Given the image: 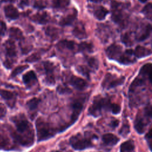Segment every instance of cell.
Returning <instances> with one entry per match:
<instances>
[{"label":"cell","mask_w":152,"mask_h":152,"mask_svg":"<svg viewBox=\"0 0 152 152\" xmlns=\"http://www.w3.org/2000/svg\"><path fill=\"white\" fill-rule=\"evenodd\" d=\"M13 121L17 128V133L13 134L14 138L23 146L31 145L34 142V131L28 121L22 117H15Z\"/></svg>","instance_id":"6da1fadb"},{"label":"cell","mask_w":152,"mask_h":152,"mask_svg":"<svg viewBox=\"0 0 152 152\" xmlns=\"http://www.w3.org/2000/svg\"><path fill=\"white\" fill-rule=\"evenodd\" d=\"M36 128L38 141L46 140L52 137L55 134V131L52 126L48 122L41 118L37 119Z\"/></svg>","instance_id":"7a4b0ae2"},{"label":"cell","mask_w":152,"mask_h":152,"mask_svg":"<svg viewBox=\"0 0 152 152\" xmlns=\"http://www.w3.org/2000/svg\"><path fill=\"white\" fill-rule=\"evenodd\" d=\"M112 103L109 99L103 97H96L88 109V113L94 117L102 114L103 110L110 111Z\"/></svg>","instance_id":"3957f363"},{"label":"cell","mask_w":152,"mask_h":152,"mask_svg":"<svg viewBox=\"0 0 152 152\" xmlns=\"http://www.w3.org/2000/svg\"><path fill=\"white\" fill-rule=\"evenodd\" d=\"M151 118V107L150 105L147 106L144 110L143 115L140 113H137L135 121L134 128L136 131L141 134L144 132L147 125Z\"/></svg>","instance_id":"277c9868"},{"label":"cell","mask_w":152,"mask_h":152,"mask_svg":"<svg viewBox=\"0 0 152 152\" xmlns=\"http://www.w3.org/2000/svg\"><path fill=\"white\" fill-rule=\"evenodd\" d=\"M5 49L6 59L4 62V65L7 68H10L12 66L15 58L17 56V50L14 42L12 39L8 40L4 44Z\"/></svg>","instance_id":"5b68a950"},{"label":"cell","mask_w":152,"mask_h":152,"mask_svg":"<svg viewBox=\"0 0 152 152\" xmlns=\"http://www.w3.org/2000/svg\"><path fill=\"white\" fill-rule=\"evenodd\" d=\"M69 142L72 147L76 150H83L93 146L91 140L80 134L71 137Z\"/></svg>","instance_id":"8992f818"},{"label":"cell","mask_w":152,"mask_h":152,"mask_svg":"<svg viewBox=\"0 0 152 152\" xmlns=\"http://www.w3.org/2000/svg\"><path fill=\"white\" fill-rule=\"evenodd\" d=\"M111 7L112 10V20L118 25L124 27L126 20V17H125V14L123 12V4L113 1Z\"/></svg>","instance_id":"52a82bcc"},{"label":"cell","mask_w":152,"mask_h":152,"mask_svg":"<svg viewBox=\"0 0 152 152\" xmlns=\"http://www.w3.org/2000/svg\"><path fill=\"white\" fill-rule=\"evenodd\" d=\"M124 80L125 77H124L117 78L115 77V75L108 73L104 78V80L102 82V86L104 88H106L107 89L113 88L122 84L124 82Z\"/></svg>","instance_id":"ba28073f"},{"label":"cell","mask_w":152,"mask_h":152,"mask_svg":"<svg viewBox=\"0 0 152 152\" xmlns=\"http://www.w3.org/2000/svg\"><path fill=\"white\" fill-rule=\"evenodd\" d=\"M84 99H75L72 103L71 107L72 109L71 116V124H74L78 119L83 107Z\"/></svg>","instance_id":"9c48e42d"},{"label":"cell","mask_w":152,"mask_h":152,"mask_svg":"<svg viewBox=\"0 0 152 152\" xmlns=\"http://www.w3.org/2000/svg\"><path fill=\"white\" fill-rule=\"evenodd\" d=\"M106 53L109 59L118 60L122 54V48L120 45L114 43L107 48Z\"/></svg>","instance_id":"30bf717a"},{"label":"cell","mask_w":152,"mask_h":152,"mask_svg":"<svg viewBox=\"0 0 152 152\" xmlns=\"http://www.w3.org/2000/svg\"><path fill=\"white\" fill-rule=\"evenodd\" d=\"M43 65L46 74V80L47 83L49 84H54L55 81L53 75V71L55 68L53 64L49 61H46L43 63Z\"/></svg>","instance_id":"8fae6325"},{"label":"cell","mask_w":152,"mask_h":152,"mask_svg":"<svg viewBox=\"0 0 152 152\" xmlns=\"http://www.w3.org/2000/svg\"><path fill=\"white\" fill-rule=\"evenodd\" d=\"M133 55H134V50L132 49H127L121 55L118 61L119 63L125 65L132 64L135 61Z\"/></svg>","instance_id":"7c38bea8"},{"label":"cell","mask_w":152,"mask_h":152,"mask_svg":"<svg viewBox=\"0 0 152 152\" xmlns=\"http://www.w3.org/2000/svg\"><path fill=\"white\" fill-rule=\"evenodd\" d=\"M69 83L78 90H83L87 87V83L86 80L75 75H72L70 77Z\"/></svg>","instance_id":"4fadbf2b"},{"label":"cell","mask_w":152,"mask_h":152,"mask_svg":"<svg viewBox=\"0 0 152 152\" xmlns=\"http://www.w3.org/2000/svg\"><path fill=\"white\" fill-rule=\"evenodd\" d=\"M5 16L10 20H16L19 17V12L17 9L12 5H8L4 7Z\"/></svg>","instance_id":"5bb4252c"},{"label":"cell","mask_w":152,"mask_h":152,"mask_svg":"<svg viewBox=\"0 0 152 152\" xmlns=\"http://www.w3.org/2000/svg\"><path fill=\"white\" fill-rule=\"evenodd\" d=\"M77 14V10L74 9V11L71 13L68 14L64 16L63 17L61 18L59 21V24L62 26L71 25L74 22V21L76 19Z\"/></svg>","instance_id":"9a60e30c"},{"label":"cell","mask_w":152,"mask_h":152,"mask_svg":"<svg viewBox=\"0 0 152 152\" xmlns=\"http://www.w3.org/2000/svg\"><path fill=\"white\" fill-rule=\"evenodd\" d=\"M102 141L104 145L113 146L119 141V138L112 134L107 133L102 136Z\"/></svg>","instance_id":"2e32d148"},{"label":"cell","mask_w":152,"mask_h":152,"mask_svg":"<svg viewBox=\"0 0 152 152\" xmlns=\"http://www.w3.org/2000/svg\"><path fill=\"white\" fill-rule=\"evenodd\" d=\"M151 53V51L150 49L141 46H137L135 49L134 50V55L138 58L145 57L146 56L150 55Z\"/></svg>","instance_id":"e0dca14e"},{"label":"cell","mask_w":152,"mask_h":152,"mask_svg":"<svg viewBox=\"0 0 152 152\" xmlns=\"http://www.w3.org/2000/svg\"><path fill=\"white\" fill-rule=\"evenodd\" d=\"M23 80L25 84L31 86L33 83L37 81V77L33 71H30L23 76Z\"/></svg>","instance_id":"ac0fdd59"},{"label":"cell","mask_w":152,"mask_h":152,"mask_svg":"<svg viewBox=\"0 0 152 152\" xmlns=\"http://www.w3.org/2000/svg\"><path fill=\"white\" fill-rule=\"evenodd\" d=\"M73 34L80 39H84L87 37L86 32L84 28V27L83 25H82L81 23L77 24L74 28L72 31Z\"/></svg>","instance_id":"d6986e66"},{"label":"cell","mask_w":152,"mask_h":152,"mask_svg":"<svg viewBox=\"0 0 152 152\" xmlns=\"http://www.w3.org/2000/svg\"><path fill=\"white\" fill-rule=\"evenodd\" d=\"M31 20H33L34 22L41 24H45L48 21V15L45 12L36 14L31 17Z\"/></svg>","instance_id":"ffe728a7"},{"label":"cell","mask_w":152,"mask_h":152,"mask_svg":"<svg viewBox=\"0 0 152 152\" xmlns=\"http://www.w3.org/2000/svg\"><path fill=\"white\" fill-rule=\"evenodd\" d=\"M109 11L102 6L98 7L94 12V17L99 20H103L108 14Z\"/></svg>","instance_id":"44dd1931"},{"label":"cell","mask_w":152,"mask_h":152,"mask_svg":"<svg viewBox=\"0 0 152 152\" xmlns=\"http://www.w3.org/2000/svg\"><path fill=\"white\" fill-rule=\"evenodd\" d=\"M75 42L72 40H63L62 41H60L57 44V47L59 50L61 49H69V50H72L75 48Z\"/></svg>","instance_id":"7402d4cb"},{"label":"cell","mask_w":152,"mask_h":152,"mask_svg":"<svg viewBox=\"0 0 152 152\" xmlns=\"http://www.w3.org/2000/svg\"><path fill=\"white\" fill-rule=\"evenodd\" d=\"M9 35L10 37L12 39H15V40H21L23 39V33L17 27H12L10 28V31H9Z\"/></svg>","instance_id":"603a6c76"},{"label":"cell","mask_w":152,"mask_h":152,"mask_svg":"<svg viewBox=\"0 0 152 152\" xmlns=\"http://www.w3.org/2000/svg\"><path fill=\"white\" fill-rule=\"evenodd\" d=\"M134 148V142L132 140H128L121 144L120 147V152H132Z\"/></svg>","instance_id":"cb8c5ba5"},{"label":"cell","mask_w":152,"mask_h":152,"mask_svg":"<svg viewBox=\"0 0 152 152\" xmlns=\"http://www.w3.org/2000/svg\"><path fill=\"white\" fill-rule=\"evenodd\" d=\"M70 0H52V7L57 9H63L69 5Z\"/></svg>","instance_id":"d4e9b609"},{"label":"cell","mask_w":152,"mask_h":152,"mask_svg":"<svg viewBox=\"0 0 152 152\" xmlns=\"http://www.w3.org/2000/svg\"><path fill=\"white\" fill-rule=\"evenodd\" d=\"M151 68H152V66H151V64L150 63L145 64V65H144L141 67L139 74H142V75H144V76H145V77L151 79Z\"/></svg>","instance_id":"484cf974"},{"label":"cell","mask_w":152,"mask_h":152,"mask_svg":"<svg viewBox=\"0 0 152 152\" xmlns=\"http://www.w3.org/2000/svg\"><path fill=\"white\" fill-rule=\"evenodd\" d=\"M93 49V45L87 42H81L78 45V50L81 52H92Z\"/></svg>","instance_id":"4316f807"},{"label":"cell","mask_w":152,"mask_h":152,"mask_svg":"<svg viewBox=\"0 0 152 152\" xmlns=\"http://www.w3.org/2000/svg\"><path fill=\"white\" fill-rule=\"evenodd\" d=\"M151 31V26L150 24H148L144 30V32L137 38L138 41H143L145 40L150 35Z\"/></svg>","instance_id":"83f0119b"},{"label":"cell","mask_w":152,"mask_h":152,"mask_svg":"<svg viewBox=\"0 0 152 152\" xmlns=\"http://www.w3.org/2000/svg\"><path fill=\"white\" fill-rule=\"evenodd\" d=\"M40 102V100L39 99L34 97V98H32L31 99L29 100L27 102V106L30 110H35L37 107Z\"/></svg>","instance_id":"f1b7e54d"},{"label":"cell","mask_w":152,"mask_h":152,"mask_svg":"<svg viewBox=\"0 0 152 152\" xmlns=\"http://www.w3.org/2000/svg\"><path fill=\"white\" fill-rule=\"evenodd\" d=\"M0 95L4 99L6 100H11L14 98V94L12 92L5 90H1Z\"/></svg>","instance_id":"f546056e"},{"label":"cell","mask_w":152,"mask_h":152,"mask_svg":"<svg viewBox=\"0 0 152 152\" xmlns=\"http://www.w3.org/2000/svg\"><path fill=\"white\" fill-rule=\"evenodd\" d=\"M142 12L144 14V15L150 20H151V16H152V5L151 3H148L147 5H146L143 10H142Z\"/></svg>","instance_id":"4dcf8cb0"},{"label":"cell","mask_w":152,"mask_h":152,"mask_svg":"<svg viewBox=\"0 0 152 152\" xmlns=\"http://www.w3.org/2000/svg\"><path fill=\"white\" fill-rule=\"evenodd\" d=\"M46 33L52 39H55L58 37V29L54 27H48L46 28Z\"/></svg>","instance_id":"1f68e13d"},{"label":"cell","mask_w":152,"mask_h":152,"mask_svg":"<svg viewBox=\"0 0 152 152\" xmlns=\"http://www.w3.org/2000/svg\"><path fill=\"white\" fill-rule=\"evenodd\" d=\"M28 67V65H27L18 66L16 67V68L13 70V71L12 72V73H11V76H12V77H15V76L17 75L18 74H19L21 73L22 72H23V71H24L26 69H27Z\"/></svg>","instance_id":"d6a6232c"},{"label":"cell","mask_w":152,"mask_h":152,"mask_svg":"<svg viewBox=\"0 0 152 152\" xmlns=\"http://www.w3.org/2000/svg\"><path fill=\"white\" fill-rule=\"evenodd\" d=\"M77 69L79 72L82 74L83 75L86 76L88 78H90V72L86 66L83 65H80L77 67Z\"/></svg>","instance_id":"836d02e7"},{"label":"cell","mask_w":152,"mask_h":152,"mask_svg":"<svg viewBox=\"0 0 152 152\" xmlns=\"http://www.w3.org/2000/svg\"><path fill=\"white\" fill-rule=\"evenodd\" d=\"M56 90L59 94H69L72 91L69 87L66 86H59L57 87Z\"/></svg>","instance_id":"e575fe53"},{"label":"cell","mask_w":152,"mask_h":152,"mask_svg":"<svg viewBox=\"0 0 152 152\" xmlns=\"http://www.w3.org/2000/svg\"><path fill=\"white\" fill-rule=\"evenodd\" d=\"M87 62L90 66L93 68L97 69L99 66V62L98 61L94 58H88L87 59Z\"/></svg>","instance_id":"d590c367"},{"label":"cell","mask_w":152,"mask_h":152,"mask_svg":"<svg viewBox=\"0 0 152 152\" xmlns=\"http://www.w3.org/2000/svg\"><path fill=\"white\" fill-rule=\"evenodd\" d=\"M8 137L5 136L4 134L0 135V148H3L6 147L8 144Z\"/></svg>","instance_id":"8d00e7d4"},{"label":"cell","mask_w":152,"mask_h":152,"mask_svg":"<svg viewBox=\"0 0 152 152\" xmlns=\"http://www.w3.org/2000/svg\"><path fill=\"white\" fill-rule=\"evenodd\" d=\"M122 42L125 44L126 46H131L132 45V41L130 38V36L128 33H125L123 34L121 37Z\"/></svg>","instance_id":"74e56055"},{"label":"cell","mask_w":152,"mask_h":152,"mask_svg":"<svg viewBox=\"0 0 152 152\" xmlns=\"http://www.w3.org/2000/svg\"><path fill=\"white\" fill-rule=\"evenodd\" d=\"M40 55H39L37 53H34L31 55L30 56H29L28 57H27L26 59V62H36V61H38L39 59H40Z\"/></svg>","instance_id":"f35d334b"},{"label":"cell","mask_w":152,"mask_h":152,"mask_svg":"<svg viewBox=\"0 0 152 152\" xmlns=\"http://www.w3.org/2000/svg\"><path fill=\"white\" fill-rule=\"evenodd\" d=\"M46 7V2L42 0H38L35 1L34 4V7L36 8H38L39 10H42Z\"/></svg>","instance_id":"ab89813d"},{"label":"cell","mask_w":152,"mask_h":152,"mask_svg":"<svg viewBox=\"0 0 152 152\" xmlns=\"http://www.w3.org/2000/svg\"><path fill=\"white\" fill-rule=\"evenodd\" d=\"M121 106L118 104L116 103H112V106H111V109H110V112L113 113V114H118L120 112H121Z\"/></svg>","instance_id":"60d3db41"},{"label":"cell","mask_w":152,"mask_h":152,"mask_svg":"<svg viewBox=\"0 0 152 152\" xmlns=\"http://www.w3.org/2000/svg\"><path fill=\"white\" fill-rule=\"evenodd\" d=\"M129 132V125L127 124H124L121 128L119 131V134L122 136H126Z\"/></svg>","instance_id":"b9f144b4"},{"label":"cell","mask_w":152,"mask_h":152,"mask_svg":"<svg viewBox=\"0 0 152 152\" xmlns=\"http://www.w3.org/2000/svg\"><path fill=\"white\" fill-rule=\"evenodd\" d=\"M151 128H150L147 132V134L145 135V139L148 142V145L149 147V148L151 150V139H152V135H151Z\"/></svg>","instance_id":"7bdbcfd3"},{"label":"cell","mask_w":152,"mask_h":152,"mask_svg":"<svg viewBox=\"0 0 152 152\" xmlns=\"http://www.w3.org/2000/svg\"><path fill=\"white\" fill-rule=\"evenodd\" d=\"M7 30V27L5 23L0 19V36L4 35Z\"/></svg>","instance_id":"ee69618b"},{"label":"cell","mask_w":152,"mask_h":152,"mask_svg":"<svg viewBox=\"0 0 152 152\" xmlns=\"http://www.w3.org/2000/svg\"><path fill=\"white\" fill-rule=\"evenodd\" d=\"M6 113V109L3 104L0 103V119L3 118Z\"/></svg>","instance_id":"f6af8a7d"},{"label":"cell","mask_w":152,"mask_h":152,"mask_svg":"<svg viewBox=\"0 0 152 152\" xmlns=\"http://www.w3.org/2000/svg\"><path fill=\"white\" fill-rule=\"evenodd\" d=\"M28 0H21L20 2V7H23L24 6L28 5Z\"/></svg>","instance_id":"bcb514c9"},{"label":"cell","mask_w":152,"mask_h":152,"mask_svg":"<svg viewBox=\"0 0 152 152\" xmlns=\"http://www.w3.org/2000/svg\"><path fill=\"white\" fill-rule=\"evenodd\" d=\"M118 125V121H114L112 122V125L113 127H116Z\"/></svg>","instance_id":"7dc6e473"},{"label":"cell","mask_w":152,"mask_h":152,"mask_svg":"<svg viewBox=\"0 0 152 152\" xmlns=\"http://www.w3.org/2000/svg\"><path fill=\"white\" fill-rule=\"evenodd\" d=\"M3 2H14L15 0H1Z\"/></svg>","instance_id":"c3c4849f"},{"label":"cell","mask_w":152,"mask_h":152,"mask_svg":"<svg viewBox=\"0 0 152 152\" xmlns=\"http://www.w3.org/2000/svg\"><path fill=\"white\" fill-rule=\"evenodd\" d=\"M91 2H101L102 0H90Z\"/></svg>","instance_id":"681fc988"},{"label":"cell","mask_w":152,"mask_h":152,"mask_svg":"<svg viewBox=\"0 0 152 152\" xmlns=\"http://www.w3.org/2000/svg\"><path fill=\"white\" fill-rule=\"evenodd\" d=\"M139 1L141 2H145L147 1V0H139Z\"/></svg>","instance_id":"f907efd6"}]
</instances>
